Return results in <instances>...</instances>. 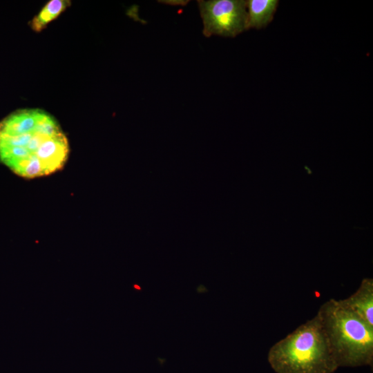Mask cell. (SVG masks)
I'll return each instance as SVG.
<instances>
[{
  "label": "cell",
  "instance_id": "obj_1",
  "mask_svg": "<svg viewBox=\"0 0 373 373\" xmlns=\"http://www.w3.org/2000/svg\"><path fill=\"white\" fill-rule=\"evenodd\" d=\"M68 153L64 133L41 110H19L0 122V160L17 175L30 179L54 173Z\"/></svg>",
  "mask_w": 373,
  "mask_h": 373
},
{
  "label": "cell",
  "instance_id": "obj_2",
  "mask_svg": "<svg viewBox=\"0 0 373 373\" xmlns=\"http://www.w3.org/2000/svg\"><path fill=\"white\" fill-rule=\"evenodd\" d=\"M316 316L338 367L372 365V327L334 298L321 305Z\"/></svg>",
  "mask_w": 373,
  "mask_h": 373
},
{
  "label": "cell",
  "instance_id": "obj_3",
  "mask_svg": "<svg viewBox=\"0 0 373 373\" xmlns=\"http://www.w3.org/2000/svg\"><path fill=\"white\" fill-rule=\"evenodd\" d=\"M276 373H334L338 368L316 315L269 349Z\"/></svg>",
  "mask_w": 373,
  "mask_h": 373
},
{
  "label": "cell",
  "instance_id": "obj_4",
  "mask_svg": "<svg viewBox=\"0 0 373 373\" xmlns=\"http://www.w3.org/2000/svg\"><path fill=\"white\" fill-rule=\"evenodd\" d=\"M198 3L204 36L236 37L247 30L246 1L212 0Z\"/></svg>",
  "mask_w": 373,
  "mask_h": 373
},
{
  "label": "cell",
  "instance_id": "obj_5",
  "mask_svg": "<svg viewBox=\"0 0 373 373\" xmlns=\"http://www.w3.org/2000/svg\"><path fill=\"white\" fill-rule=\"evenodd\" d=\"M338 301L343 307L356 314L373 327V279L372 278H363L355 292Z\"/></svg>",
  "mask_w": 373,
  "mask_h": 373
},
{
  "label": "cell",
  "instance_id": "obj_6",
  "mask_svg": "<svg viewBox=\"0 0 373 373\" xmlns=\"http://www.w3.org/2000/svg\"><path fill=\"white\" fill-rule=\"evenodd\" d=\"M278 4L277 0L247 1V29L265 27L271 21Z\"/></svg>",
  "mask_w": 373,
  "mask_h": 373
},
{
  "label": "cell",
  "instance_id": "obj_7",
  "mask_svg": "<svg viewBox=\"0 0 373 373\" xmlns=\"http://www.w3.org/2000/svg\"><path fill=\"white\" fill-rule=\"evenodd\" d=\"M70 5V1L51 0L30 21V27L35 32L41 31L46 25L57 18Z\"/></svg>",
  "mask_w": 373,
  "mask_h": 373
},
{
  "label": "cell",
  "instance_id": "obj_8",
  "mask_svg": "<svg viewBox=\"0 0 373 373\" xmlns=\"http://www.w3.org/2000/svg\"><path fill=\"white\" fill-rule=\"evenodd\" d=\"M134 287H135L136 289H141V288H140V287H139V286H138V285H134Z\"/></svg>",
  "mask_w": 373,
  "mask_h": 373
}]
</instances>
